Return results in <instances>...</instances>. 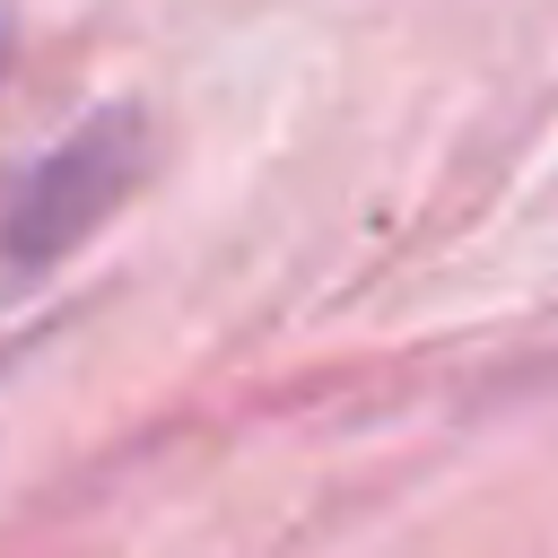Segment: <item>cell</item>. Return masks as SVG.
Wrapping results in <instances>:
<instances>
[{
	"label": "cell",
	"mask_w": 558,
	"mask_h": 558,
	"mask_svg": "<svg viewBox=\"0 0 558 558\" xmlns=\"http://www.w3.org/2000/svg\"><path fill=\"white\" fill-rule=\"evenodd\" d=\"M148 157H157V131L140 105H96L61 148L35 157V174L9 192L0 209V253L17 270H52L70 262L140 183H148Z\"/></svg>",
	"instance_id": "1"
}]
</instances>
